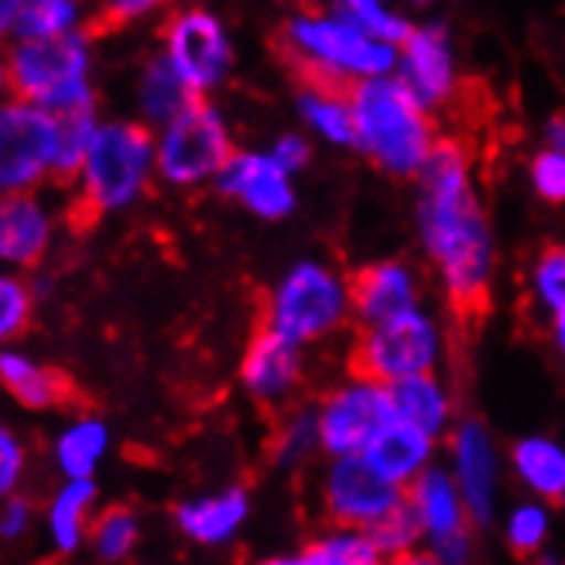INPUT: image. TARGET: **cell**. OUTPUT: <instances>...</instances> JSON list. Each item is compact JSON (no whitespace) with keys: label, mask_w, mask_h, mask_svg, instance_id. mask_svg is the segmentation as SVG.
<instances>
[{"label":"cell","mask_w":565,"mask_h":565,"mask_svg":"<svg viewBox=\"0 0 565 565\" xmlns=\"http://www.w3.org/2000/svg\"><path fill=\"white\" fill-rule=\"evenodd\" d=\"M418 223L452 319L477 329L493 309V244L470 179V148L439 138L418 172Z\"/></svg>","instance_id":"6da1fadb"},{"label":"cell","mask_w":565,"mask_h":565,"mask_svg":"<svg viewBox=\"0 0 565 565\" xmlns=\"http://www.w3.org/2000/svg\"><path fill=\"white\" fill-rule=\"evenodd\" d=\"M281 52L298 83L353 89L363 79L387 76L397 65V49L377 42L347 14L302 11L281 24Z\"/></svg>","instance_id":"7a4b0ae2"},{"label":"cell","mask_w":565,"mask_h":565,"mask_svg":"<svg viewBox=\"0 0 565 565\" xmlns=\"http://www.w3.org/2000/svg\"><path fill=\"white\" fill-rule=\"evenodd\" d=\"M356 148L391 175H418L436 148V127L428 110L391 76L363 79L350 89Z\"/></svg>","instance_id":"3957f363"},{"label":"cell","mask_w":565,"mask_h":565,"mask_svg":"<svg viewBox=\"0 0 565 565\" xmlns=\"http://www.w3.org/2000/svg\"><path fill=\"white\" fill-rule=\"evenodd\" d=\"M0 86L55 117L96 110L89 35L65 39H14L0 62Z\"/></svg>","instance_id":"277c9868"},{"label":"cell","mask_w":565,"mask_h":565,"mask_svg":"<svg viewBox=\"0 0 565 565\" xmlns=\"http://www.w3.org/2000/svg\"><path fill=\"white\" fill-rule=\"evenodd\" d=\"M154 172V135L145 124H99L83 158V169L76 175V210L86 213V220H96L104 213L135 206L148 192Z\"/></svg>","instance_id":"5b68a950"},{"label":"cell","mask_w":565,"mask_h":565,"mask_svg":"<svg viewBox=\"0 0 565 565\" xmlns=\"http://www.w3.org/2000/svg\"><path fill=\"white\" fill-rule=\"evenodd\" d=\"M347 316H353L347 281L322 268V264L306 260L291 268L275 291L264 295L257 322L281 332L285 340L306 347L343 329Z\"/></svg>","instance_id":"8992f818"},{"label":"cell","mask_w":565,"mask_h":565,"mask_svg":"<svg viewBox=\"0 0 565 565\" xmlns=\"http://www.w3.org/2000/svg\"><path fill=\"white\" fill-rule=\"evenodd\" d=\"M439 356V329L425 312L397 316L384 326L360 329L347 353L350 381L391 387L418 374H431Z\"/></svg>","instance_id":"52a82bcc"},{"label":"cell","mask_w":565,"mask_h":565,"mask_svg":"<svg viewBox=\"0 0 565 565\" xmlns=\"http://www.w3.org/2000/svg\"><path fill=\"white\" fill-rule=\"evenodd\" d=\"M230 158H234V141H230L226 120L206 99H195L172 124H164L154 138L158 175L179 189L203 185L210 179L216 182Z\"/></svg>","instance_id":"ba28073f"},{"label":"cell","mask_w":565,"mask_h":565,"mask_svg":"<svg viewBox=\"0 0 565 565\" xmlns=\"http://www.w3.org/2000/svg\"><path fill=\"white\" fill-rule=\"evenodd\" d=\"M58 117L4 93L0 96V195L35 192L55 179Z\"/></svg>","instance_id":"9c48e42d"},{"label":"cell","mask_w":565,"mask_h":565,"mask_svg":"<svg viewBox=\"0 0 565 565\" xmlns=\"http://www.w3.org/2000/svg\"><path fill=\"white\" fill-rule=\"evenodd\" d=\"M319 449L332 459L363 456L381 431L394 422V408L387 387L350 381L337 391H329L319 408Z\"/></svg>","instance_id":"30bf717a"},{"label":"cell","mask_w":565,"mask_h":565,"mask_svg":"<svg viewBox=\"0 0 565 565\" xmlns=\"http://www.w3.org/2000/svg\"><path fill=\"white\" fill-rule=\"evenodd\" d=\"M161 45V55L172 62V70L195 96L216 89L234 65V49H230L220 18L203 8L175 11L164 21Z\"/></svg>","instance_id":"8fae6325"},{"label":"cell","mask_w":565,"mask_h":565,"mask_svg":"<svg viewBox=\"0 0 565 565\" xmlns=\"http://www.w3.org/2000/svg\"><path fill=\"white\" fill-rule=\"evenodd\" d=\"M405 490L387 483L363 456L332 459L322 480V518L329 527L343 531H371Z\"/></svg>","instance_id":"7c38bea8"},{"label":"cell","mask_w":565,"mask_h":565,"mask_svg":"<svg viewBox=\"0 0 565 565\" xmlns=\"http://www.w3.org/2000/svg\"><path fill=\"white\" fill-rule=\"evenodd\" d=\"M241 381L257 405L288 412L298 402V391L306 381L302 347L257 322L241 363Z\"/></svg>","instance_id":"4fadbf2b"},{"label":"cell","mask_w":565,"mask_h":565,"mask_svg":"<svg viewBox=\"0 0 565 565\" xmlns=\"http://www.w3.org/2000/svg\"><path fill=\"white\" fill-rule=\"evenodd\" d=\"M347 291H350V312L363 329L418 312V295H422L415 271L402 260L367 264V268L353 271L347 278Z\"/></svg>","instance_id":"5bb4252c"},{"label":"cell","mask_w":565,"mask_h":565,"mask_svg":"<svg viewBox=\"0 0 565 565\" xmlns=\"http://www.w3.org/2000/svg\"><path fill=\"white\" fill-rule=\"evenodd\" d=\"M216 189L230 199L264 216V220H281L295 210V192L288 182V172L271 158L257 151H234L226 161V169L216 175Z\"/></svg>","instance_id":"9a60e30c"},{"label":"cell","mask_w":565,"mask_h":565,"mask_svg":"<svg viewBox=\"0 0 565 565\" xmlns=\"http://www.w3.org/2000/svg\"><path fill=\"white\" fill-rule=\"evenodd\" d=\"M397 83H402L415 104L431 110L443 107L456 89V70H452V49L443 28H415L408 42L402 45L397 58Z\"/></svg>","instance_id":"2e32d148"},{"label":"cell","mask_w":565,"mask_h":565,"mask_svg":"<svg viewBox=\"0 0 565 565\" xmlns=\"http://www.w3.org/2000/svg\"><path fill=\"white\" fill-rule=\"evenodd\" d=\"M456 487L462 493V504L473 521V527L490 524L493 518V497H497V456L487 428L480 422H462L456 439Z\"/></svg>","instance_id":"e0dca14e"},{"label":"cell","mask_w":565,"mask_h":565,"mask_svg":"<svg viewBox=\"0 0 565 565\" xmlns=\"http://www.w3.org/2000/svg\"><path fill=\"white\" fill-rule=\"evenodd\" d=\"M52 244V213L35 192L0 195V260L35 268Z\"/></svg>","instance_id":"ac0fdd59"},{"label":"cell","mask_w":565,"mask_h":565,"mask_svg":"<svg viewBox=\"0 0 565 565\" xmlns=\"http://www.w3.org/2000/svg\"><path fill=\"white\" fill-rule=\"evenodd\" d=\"M0 384L18 405L31 412H52V408H73L76 387L55 367H42L24 353H0Z\"/></svg>","instance_id":"d6986e66"},{"label":"cell","mask_w":565,"mask_h":565,"mask_svg":"<svg viewBox=\"0 0 565 565\" xmlns=\"http://www.w3.org/2000/svg\"><path fill=\"white\" fill-rule=\"evenodd\" d=\"M250 497L244 487H230L213 497H195L175 508V524L185 539L199 545H223L247 521Z\"/></svg>","instance_id":"ffe728a7"},{"label":"cell","mask_w":565,"mask_h":565,"mask_svg":"<svg viewBox=\"0 0 565 565\" xmlns=\"http://www.w3.org/2000/svg\"><path fill=\"white\" fill-rule=\"evenodd\" d=\"M431 443L436 439L425 436V431L405 422H391L374 439V446L363 452V459H367L387 483H394L397 490H408L428 470Z\"/></svg>","instance_id":"44dd1931"},{"label":"cell","mask_w":565,"mask_h":565,"mask_svg":"<svg viewBox=\"0 0 565 565\" xmlns=\"http://www.w3.org/2000/svg\"><path fill=\"white\" fill-rule=\"evenodd\" d=\"M408 504L415 508L418 521H422V531L436 542V539H446L452 531H462V527H473L470 514H467V504H462V493L459 487L452 483L449 473L428 467L408 490Z\"/></svg>","instance_id":"7402d4cb"},{"label":"cell","mask_w":565,"mask_h":565,"mask_svg":"<svg viewBox=\"0 0 565 565\" xmlns=\"http://www.w3.org/2000/svg\"><path fill=\"white\" fill-rule=\"evenodd\" d=\"M195 99H203V96H195L182 83V76L172 70V62L164 55H154L145 62V70L138 76V107H141V117L148 124H154L161 130L164 124H172L182 110H189Z\"/></svg>","instance_id":"603a6c76"},{"label":"cell","mask_w":565,"mask_h":565,"mask_svg":"<svg viewBox=\"0 0 565 565\" xmlns=\"http://www.w3.org/2000/svg\"><path fill=\"white\" fill-rule=\"evenodd\" d=\"M387 397L394 408V422H405L431 439H436L449 422V397H446L443 384L436 381V374H418L408 381H397L387 387Z\"/></svg>","instance_id":"cb8c5ba5"},{"label":"cell","mask_w":565,"mask_h":565,"mask_svg":"<svg viewBox=\"0 0 565 565\" xmlns=\"http://www.w3.org/2000/svg\"><path fill=\"white\" fill-rule=\"evenodd\" d=\"M514 473L527 490H535L545 504L565 508V449L552 439H521L511 449Z\"/></svg>","instance_id":"d4e9b609"},{"label":"cell","mask_w":565,"mask_h":565,"mask_svg":"<svg viewBox=\"0 0 565 565\" xmlns=\"http://www.w3.org/2000/svg\"><path fill=\"white\" fill-rule=\"evenodd\" d=\"M96 504V483L93 480H70L49 504V531L55 548L70 555L89 535V511Z\"/></svg>","instance_id":"484cf974"},{"label":"cell","mask_w":565,"mask_h":565,"mask_svg":"<svg viewBox=\"0 0 565 565\" xmlns=\"http://www.w3.org/2000/svg\"><path fill=\"white\" fill-rule=\"evenodd\" d=\"M298 110L332 145H356V127L350 110V89L332 86H302L298 89Z\"/></svg>","instance_id":"4316f807"},{"label":"cell","mask_w":565,"mask_h":565,"mask_svg":"<svg viewBox=\"0 0 565 565\" xmlns=\"http://www.w3.org/2000/svg\"><path fill=\"white\" fill-rule=\"evenodd\" d=\"M86 18L83 0H21L14 39H65L79 35Z\"/></svg>","instance_id":"83f0119b"},{"label":"cell","mask_w":565,"mask_h":565,"mask_svg":"<svg viewBox=\"0 0 565 565\" xmlns=\"http://www.w3.org/2000/svg\"><path fill=\"white\" fill-rule=\"evenodd\" d=\"M107 452V428L96 418H79L62 431V439L55 446L58 470L70 480H93L96 462Z\"/></svg>","instance_id":"f1b7e54d"},{"label":"cell","mask_w":565,"mask_h":565,"mask_svg":"<svg viewBox=\"0 0 565 565\" xmlns=\"http://www.w3.org/2000/svg\"><path fill=\"white\" fill-rule=\"evenodd\" d=\"M89 545L96 552L99 562H124L130 552H135L138 539H141V524H138V514L130 511L127 504H114L107 511H99L89 524Z\"/></svg>","instance_id":"f546056e"},{"label":"cell","mask_w":565,"mask_h":565,"mask_svg":"<svg viewBox=\"0 0 565 565\" xmlns=\"http://www.w3.org/2000/svg\"><path fill=\"white\" fill-rule=\"evenodd\" d=\"M302 558L309 565H387V558L381 555L367 531H343V527H332L329 535L312 539L302 548Z\"/></svg>","instance_id":"4dcf8cb0"},{"label":"cell","mask_w":565,"mask_h":565,"mask_svg":"<svg viewBox=\"0 0 565 565\" xmlns=\"http://www.w3.org/2000/svg\"><path fill=\"white\" fill-rule=\"evenodd\" d=\"M312 449H319V418H316V408L291 405L285 412L281 425L275 428L271 456H275L278 467H295V462L306 459Z\"/></svg>","instance_id":"1f68e13d"},{"label":"cell","mask_w":565,"mask_h":565,"mask_svg":"<svg viewBox=\"0 0 565 565\" xmlns=\"http://www.w3.org/2000/svg\"><path fill=\"white\" fill-rule=\"evenodd\" d=\"M96 127H99L96 110H79V114L58 117V164H55L58 182H76Z\"/></svg>","instance_id":"d6a6232c"},{"label":"cell","mask_w":565,"mask_h":565,"mask_svg":"<svg viewBox=\"0 0 565 565\" xmlns=\"http://www.w3.org/2000/svg\"><path fill=\"white\" fill-rule=\"evenodd\" d=\"M367 535L374 539V545L381 548L384 558H394V555H405V552H415L418 539L425 535L422 531V521L415 514V508L408 504V497H402Z\"/></svg>","instance_id":"836d02e7"},{"label":"cell","mask_w":565,"mask_h":565,"mask_svg":"<svg viewBox=\"0 0 565 565\" xmlns=\"http://www.w3.org/2000/svg\"><path fill=\"white\" fill-rule=\"evenodd\" d=\"M531 288L552 316L565 312V244H545L539 250L531 264Z\"/></svg>","instance_id":"e575fe53"},{"label":"cell","mask_w":565,"mask_h":565,"mask_svg":"<svg viewBox=\"0 0 565 565\" xmlns=\"http://www.w3.org/2000/svg\"><path fill=\"white\" fill-rule=\"evenodd\" d=\"M548 539V508L545 504H521L508 521V548L514 558L527 562L542 552Z\"/></svg>","instance_id":"d590c367"},{"label":"cell","mask_w":565,"mask_h":565,"mask_svg":"<svg viewBox=\"0 0 565 565\" xmlns=\"http://www.w3.org/2000/svg\"><path fill=\"white\" fill-rule=\"evenodd\" d=\"M31 288L14 275H0V343L18 340L31 326Z\"/></svg>","instance_id":"8d00e7d4"},{"label":"cell","mask_w":565,"mask_h":565,"mask_svg":"<svg viewBox=\"0 0 565 565\" xmlns=\"http://www.w3.org/2000/svg\"><path fill=\"white\" fill-rule=\"evenodd\" d=\"M531 182L545 203H565V151H542L531 161Z\"/></svg>","instance_id":"74e56055"},{"label":"cell","mask_w":565,"mask_h":565,"mask_svg":"<svg viewBox=\"0 0 565 565\" xmlns=\"http://www.w3.org/2000/svg\"><path fill=\"white\" fill-rule=\"evenodd\" d=\"M24 473V446L11 428L0 425V504L11 501Z\"/></svg>","instance_id":"f35d334b"},{"label":"cell","mask_w":565,"mask_h":565,"mask_svg":"<svg viewBox=\"0 0 565 565\" xmlns=\"http://www.w3.org/2000/svg\"><path fill=\"white\" fill-rule=\"evenodd\" d=\"M169 0H99V21L104 24H127V21H138L158 8H164Z\"/></svg>","instance_id":"ab89813d"},{"label":"cell","mask_w":565,"mask_h":565,"mask_svg":"<svg viewBox=\"0 0 565 565\" xmlns=\"http://www.w3.org/2000/svg\"><path fill=\"white\" fill-rule=\"evenodd\" d=\"M473 531L477 527H462V531H452V535H446V539H436V542H431V555L439 558V565H470Z\"/></svg>","instance_id":"60d3db41"},{"label":"cell","mask_w":565,"mask_h":565,"mask_svg":"<svg viewBox=\"0 0 565 565\" xmlns=\"http://www.w3.org/2000/svg\"><path fill=\"white\" fill-rule=\"evenodd\" d=\"M31 511L35 508H31V501H24V497H11V501L0 504V539H8V542L21 539L31 524Z\"/></svg>","instance_id":"b9f144b4"},{"label":"cell","mask_w":565,"mask_h":565,"mask_svg":"<svg viewBox=\"0 0 565 565\" xmlns=\"http://www.w3.org/2000/svg\"><path fill=\"white\" fill-rule=\"evenodd\" d=\"M271 158L281 164V169L291 175V172H298L302 164H309V158H312V148L302 141V138H295V135H285V138H278V145L271 148Z\"/></svg>","instance_id":"7bdbcfd3"},{"label":"cell","mask_w":565,"mask_h":565,"mask_svg":"<svg viewBox=\"0 0 565 565\" xmlns=\"http://www.w3.org/2000/svg\"><path fill=\"white\" fill-rule=\"evenodd\" d=\"M18 18H21V0H0V42L18 35Z\"/></svg>","instance_id":"ee69618b"},{"label":"cell","mask_w":565,"mask_h":565,"mask_svg":"<svg viewBox=\"0 0 565 565\" xmlns=\"http://www.w3.org/2000/svg\"><path fill=\"white\" fill-rule=\"evenodd\" d=\"M545 138L552 151H565V117H552L545 124Z\"/></svg>","instance_id":"f6af8a7d"},{"label":"cell","mask_w":565,"mask_h":565,"mask_svg":"<svg viewBox=\"0 0 565 565\" xmlns=\"http://www.w3.org/2000/svg\"><path fill=\"white\" fill-rule=\"evenodd\" d=\"M387 565H439V558L428 552H405V555L387 558Z\"/></svg>","instance_id":"bcb514c9"},{"label":"cell","mask_w":565,"mask_h":565,"mask_svg":"<svg viewBox=\"0 0 565 565\" xmlns=\"http://www.w3.org/2000/svg\"><path fill=\"white\" fill-rule=\"evenodd\" d=\"M552 337H555V347H558V353L565 356V312H558V316L552 319Z\"/></svg>","instance_id":"7dc6e473"},{"label":"cell","mask_w":565,"mask_h":565,"mask_svg":"<svg viewBox=\"0 0 565 565\" xmlns=\"http://www.w3.org/2000/svg\"><path fill=\"white\" fill-rule=\"evenodd\" d=\"M257 565H309L302 555H275V558H260Z\"/></svg>","instance_id":"c3c4849f"},{"label":"cell","mask_w":565,"mask_h":565,"mask_svg":"<svg viewBox=\"0 0 565 565\" xmlns=\"http://www.w3.org/2000/svg\"><path fill=\"white\" fill-rule=\"evenodd\" d=\"M371 4H381V0H343V8H371Z\"/></svg>","instance_id":"681fc988"},{"label":"cell","mask_w":565,"mask_h":565,"mask_svg":"<svg viewBox=\"0 0 565 565\" xmlns=\"http://www.w3.org/2000/svg\"><path fill=\"white\" fill-rule=\"evenodd\" d=\"M39 565H65L62 558H49V562H39Z\"/></svg>","instance_id":"f907efd6"},{"label":"cell","mask_w":565,"mask_h":565,"mask_svg":"<svg viewBox=\"0 0 565 565\" xmlns=\"http://www.w3.org/2000/svg\"><path fill=\"white\" fill-rule=\"evenodd\" d=\"M412 4H428V0H412Z\"/></svg>","instance_id":"816d5d0a"}]
</instances>
